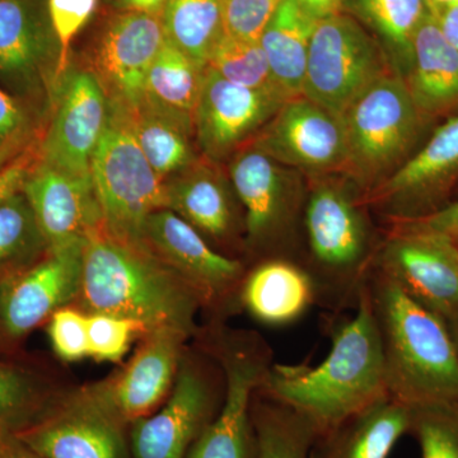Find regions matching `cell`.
<instances>
[{
  "label": "cell",
  "mask_w": 458,
  "mask_h": 458,
  "mask_svg": "<svg viewBox=\"0 0 458 458\" xmlns=\"http://www.w3.org/2000/svg\"><path fill=\"white\" fill-rule=\"evenodd\" d=\"M283 0H222L223 29L232 38L260 41Z\"/></svg>",
  "instance_id": "37"
},
{
  "label": "cell",
  "mask_w": 458,
  "mask_h": 458,
  "mask_svg": "<svg viewBox=\"0 0 458 458\" xmlns=\"http://www.w3.org/2000/svg\"><path fill=\"white\" fill-rule=\"evenodd\" d=\"M87 242L49 249L47 259L9 280L0 293V325L20 337L80 295Z\"/></svg>",
  "instance_id": "19"
},
{
  "label": "cell",
  "mask_w": 458,
  "mask_h": 458,
  "mask_svg": "<svg viewBox=\"0 0 458 458\" xmlns=\"http://www.w3.org/2000/svg\"><path fill=\"white\" fill-rule=\"evenodd\" d=\"M0 458H41L38 454H33L25 445H12L5 443L2 448H0Z\"/></svg>",
  "instance_id": "47"
},
{
  "label": "cell",
  "mask_w": 458,
  "mask_h": 458,
  "mask_svg": "<svg viewBox=\"0 0 458 458\" xmlns=\"http://www.w3.org/2000/svg\"><path fill=\"white\" fill-rule=\"evenodd\" d=\"M123 421L101 385L69 397L17 439L41 458H128Z\"/></svg>",
  "instance_id": "12"
},
{
  "label": "cell",
  "mask_w": 458,
  "mask_h": 458,
  "mask_svg": "<svg viewBox=\"0 0 458 458\" xmlns=\"http://www.w3.org/2000/svg\"><path fill=\"white\" fill-rule=\"evenodd\" d=\"M240 304L261 324L286 327L316 306L315 288L302 265L286 259H269L246 271Z\"/></svg>",
  "instance_id": "24"
},
{
  "label": "cell",
  "mask_w": 458,
  "mask_h": 458,
  "mask_svg": "<svg viewBox=\"0 0 458 458\" xmlns=\"http://www.w3.org/2000/svg\"><path fill=\"white\" fill-rule=\"evenodd\" d=\"M5 443H7V441H5L4 432H3L2 424H0V448H2Z\"/></svg>",
  "instance_id": "51"
},
{
  "label": "cell",
  "mask_w": 458,
  "mask_h": 458,
  "mask_svg": "<svg viewBox=\"0 0 458 458\" xmlns=\"http://www.w3.org/2000/svg\"><path fill=\"white\" fill-rule=\"evenodd\" d=\"M387 60L352 17L340 13L319 20L310 44L303 96L343 116L364 90L394 72L387 71Z\"/></svg>",
  "instance_id": "8"
},
{
  "label": "cell",
  "mask_w": 458,
  "mask_h": 458,
  "mask_svg": "<svg viewBox=\"0 0 458 458\" xmlns=\"http://www.w3.org/2000/svg\"><path fill=\"white\" fill-rule=\"evenodd\" d=\"M162 23L165 38L201 68L223 33L222 0H167Z\"/></svg>",
  "instance_id": "32"
},
{
  "label": "cell",
  "mask_w": 458,
  "mask_h": 458,
  "mask_svg": "<svg viewBox=\"0 0 458 458\" xmlns=\"http://www.w3.org/2000/svg\"><path fill=\"white\" fill-rule=\"evenodd\" d=\"M26 125V113L20 102L0 89V148L12 141L21 140V134Z\"/></svg>",
  "instance_id": "41"
},
{
  "label": "cell",
  "mask_w": 458,
  "mask_h": 458,
  "mask_svg": "<svg viewBox=\"0 0 458 458\" xmlns=\"http://www.w3.org/2000/svg\"><path fill=\"white\" fill-rule=\"evenodd\" d=\"M21 140L12 141L7 146L0 148V171L7 167L9 159L13 157Z\"/></svg>",
  "instance_id": "49"
},
{
  "label": "cell",
  "mask_w": 458,
  "mask_h": 458,
  "mask_svg": "<svg viewBox=\"0 0 458 458\" xmlns=\"http://www.w3.org/2000/svg\"><path fill=\"white\" fill-rule=\"evenodd\" d=\"M393 227L411 229V231L427 232L458 240V200L447 203L436 212L411 219V221L394 223Z\"/></svg>",
  "instance_id": "40"
},
{
  "label": "cell",
  "mask_w": 458,
  "mask_h": 458,
  "mask_svg": "<svg viewBox=\"0 0 458 458\" xmlns=\"http://www.w3.org/2000/svg\"><path fill=\"white\" fill-rule=\"evenodd\" d=\"M367 291L388 396L409 406L458 401V352L447 327L382 271L373 270Z\"/></svg>",
  "instance_id": "3"
},
{
  "label": "cell",
  "mask_w": 458,
  "mask_h": 458,
  "mask_svg": "<svg viewBox=\"0 0 458 458\" xmlns=\"http://www.w3.org/2000/svg\"><path fill=\"white\" fill-rule=\"evenodd\" d=\"M288 101L274 90L237 86L212 68H205L194 114V132L204 155L222 159L264 128Z\"/></svg>",
  "instance_id": "18"
},
{
  "label": "cell",
  "mask_w": 458,
  "mask_h": 458,
  "mask_svg": "<svg viewBox=\"0 0 458 458\" xmlns=\"http://www.w3.org/2000/svg\"><path fill=\"white\" fill-rule=\"evenodd\" d=\"M318 20L342 13L345 0H298Z\"/></svg>",
  "instance_id": "44"
},
{
  "label": "cell",
  "mask_w": 458,
  "mask_h": 458,
  "mask_svg": "<svg viewBox=\"0 0 458 458\" xmlns=\"http://www.w3.org/2000/svg\"><path fill=\"white\" fill-rule=\"evenodd\" d=\"M51 345L66 361L89 357V315L72 309L57 310L49 318Z\"/></svg>",
  "instance_id": "38"
},
{
  "label": "cell",
  "mask_w": 458,
  "mask_h": 458,
  "mask_svg": "<svg viewBox=\"0 0 458 458\" xmlns=\"http://www.w3.org/2000/svg\"><path fill=\"white\" fill-rule=\"evenodd\" d=\"M66 69L41 0H0V80L22 96L55 95Z\"/></svg>",
  "instance_id": "15"
},
{
  "label": "cell",
  "mask_w": 458,
  "mask_h": 458,
  "mask_svg": "<svg viewBox=\"0 0 458 458\" xmlns=\"http://www.w3.org/2000/svg\"><path fill=\"white\" fill-rule=\"evenodd\" d=\"M238 200L245 209L247 242L261 260L280 258L304 207L300 190L278 162L252 147L238 153L229 167Z\"/></svg>",
  "instance_id": "11"
},
{
  "label": "cell",
  "mask_w": 458,
  "mask_h": 458,
  "mask_svg": "<svg viewBox=\"0 0 458 458\" xmlns=\"http://www.w3.org/2000/svg\"><path fill=\"white\" fill-rule=\"evenodd\" d=\"M31 387L17 370L0 366V414L13 411L25 405Z\"/></svg>",
  "instance_id": "42"
},
{
  "label": "cell",
  "mask_w": 458,
  "mask_h": 458,
  "mask_svg": "<svg viewBox=\"0 0 458 458\" xmlns=\"http://www.w3.org/2000/svg\"><path fill=\"white\" fill-rule=\"evenodd\" d=\"M410 419L409 405L386 396L316 437L310 458H388Z\"/></svg>",
  "instance_id": "25"
},
{
  "label": "cell",
  "mask_w": 458,
  "mask_h": 458,
  "mask_svg": "<svg viewBox=\"0 0 458 458\" xmlns=\"http://www.w3.org/2000/svg\"><path fill=\"white\" fill-rule=\"evenodd\" d=\"M349 167L367 185L387 176L417 143L428 120L400 74L379 78L343 114ZM384 179V180H385Z\"/></svg>",
  "instance_id": "6"
},
{
  "label": "cell",
  "mask_w": 458,
  "mask_h": 458,
  "mask_svg": "<svg viewBox=\"0 0 458 458\" xmlns=\"http://www.w3.org/2000/svg\"><path fill=\"white\" fill-rule=\"evenodd\" d=\"M458 185V114L366 197L387 221H411L442 208Z\"/></svg>",
  "instance_id": "13"
},
{
  "label": "cell",
  "mask_w": 458,
  "mask_h": 458,
  "mask_svg": "<svg viewBox=\"0 0 458 458\" xmlns=\"http://www.w3.org/2000/svg\"><path fill=\"white\" fill-rule=\"evenodd\" d=\"M98 0H49L51 25L62 49L63 65H68V51L80 30L92 16Z\"/></svg>",
  "instance_id": "39"
},
{
  "label": "cell",
  "mask_w": 458,
  "mask_h": 458,
  "mask_svg": "<svg viewBox=\"0 0 458 458\" xmlns=\"http://www.w3.org/2000/svg\"><path fill=\"white\" fill-rule=\"evenodd\" d=\"M29 172L30 161L26 157L17 159L0 171V203L22 190Z\"/></svg>",
  "instance_id": "43"
},
{
  "label": "cell",
  "mask_w": 458,
  "mask_h": 458,
  "mask_svg": "<svg viewBox=\"0 0 458 458\" xmlns=\"http://www.w3.org/2000/svg\"><path fill=\"white\" fill-rule=\"evenodd\" d=\"M123 8L129 12H140V13L157 14L164 12L167 0H120Z\"/></svg>",
  "instance_id": "46"
},
{
  "label": "cell",
  "mask_w": 458,
  "mask_h": 458,
  "mask_svg": "<svg viewBox=\"0 0 458 458\" xmlns=\"http://www.w3.org/2000/svg\"><path fill=\"white\" fill-rule=\"evenodd\" d=\"M318 22L298 0H283L262 32L260 45L274 82L288 99L303 96L310 44Z\"/></svg>",
  "instance_id": "27"
},
{
  "label": "cell",
  "mask_w": 458,
  "mask_h": 458,
  "mask_svg": "<svg viewBox=\"0 0 458 458\" xmlns=\"http://www.w3.org/2000/svg\"><path fill=\"white\" fill-rule=\"evenodd\" d=\"M254 147L279 165L312 174L349 164L343 117L301 98L288 99L259 135Z\"/></svg>",
  "instance_id": "17"
},
{
  "label": "cell",
  "mask_w": 458,
  "mask_h": 458,
  "mask_svg": "<svg viewBox=\"0 0 458 458\" xmlns=\"http://www.w3.org/2000/svg\"><path fill=\"white\" fill-rule=\"evenodd\" d=\"M344 9L375 32L394 72L403 77L412 38L428 12L426 0H345Z\"/></svg>",
  "instance_id": "29"
},
{
  "label": "cell",
  "mask_w": 458,
  "mask_h": 458,
  "mask_svg": "<svg viewBox=\"0 0 458 458\" xmlns=\"http://www.w3.org/2000/svg\"><path fill=\"white\" fill-rule=\"evenodd\" d=\"M207 66L237 86L282 93L274 82L260 41L241 40L223 33Z\"/></svg>",
  "instance_id": "33"
},
{
  "label": "cell",
  "mask_w": 458,
  "mask_h": 458,
  "mask_svg": "<svg viewBox=\"0 0 458 458\" xmlns=\"http://www.w3.org/2000/svg\"><path fill=\"white\" fill-rule=\"evenodd\" d=\"M55 113L41 147V162L90 176V164L108 114V96L98 75L66 71L55 90Z\"/></svg>",
  "instance_id": "16"
},
{
  "label": "cell",
  "mask_w": 458,
  "mask_h": 458,
  "mask_svg": "<svg viewBox=\"0 0 458 458\" xmlns=\"http://www.w3.org/2000/svg\"><path fill=\"white\" fill-rule=\"evenodd\" d=\"M42 238L22 191L0 203V267L14 260Z\"/></svg>",
  "instance_id": "35"
},
{
  "label": "cell",
  "mask_w": 458,
  "mask_h": 458,
  "mask_svg": "<svg viewBox=\"0 0 458 458\" xmlns=\"http://www.w3.org/2000/svg\"><path fill=\"white\" fill-rule=\"evenodd\" d=\"M164 209L216 240H227L237 228L228 189L218 174L204 165H190L165 182Z\"/></svg>",
  "instance_id": "26"
},
{
  "label": "cell",
  "mask_w": 458,
  "mask_h": 458,
  "mask_svg": "<svg viewBox=\"0 0 458 458\" xmlns=\"http://www.w3.org/2000/svg\"><path fill=\"white\" fill-rule=\"evenodd\" d=\"M252 426L254 458H310L318 437L306 418L259 390L252 403Z\"/></svg>",
  "instance_id": "31"
},
{
  "label": "cell",
  "mask_w": 458,
  "mask_h": 458,
  "mask_svg": "<svg viewBox=\"0 0 458 458\" xmlns=\"http://www.w3.org/2000/svg\"><path fill=\"white\" fill-rule=\"evenodd\" d=\"M259 393L302 415L318 436L388 396L381 340L367 288L354 315L331 333L324 360L316 366L274 361Z\"/></svg>",
  "instance_id": "1"
},
{
  "label": "cell",
  "mask_w": 458,
  "mask_h": 458,
  "mask_svg": "<svg viewBox=\"0 0 458 458\" xmlns=\"http://www.w3.org/2000/svg\"><path fill=\"white\" fill-rule=\"evenodd\" d=\"M218 377L200 361H181L164 408L152 417L132 421V456L185 458L221 408Z\"/></svg>",
  "instance_id": "14"
},
{
  "label": "cell",
  "mask_w": 458,
  "mask_h": 458,
  "mask_svg": "<svg viewBox=\"0 0 458 458\" xmlns=\"http://www.w3.org/2000/svg\"><path fill=\"white\" fill-rule=\"evenodd\" d=\"M452 339H454V344H456V348L458 352V327L452 328L450 331Z\"/></svg>",
  "instance_id": "50"
},
{
  "label": "cell",
  "mask_w": 458,
  "mask_h": 458,
  "mask_svg": "<svg viewBox=\"0 0 458 458\" xmlns=\"http://www.w3.org/2000/svg\"><path fill=\"white\" fill-rule=\"evenodd\" d=\"M90 177L101 207L104 231L117 240L146 245L148 216L164 209L165 181L141 152L128 108L110 98Z\"/></svg>",
  "instance_id": "5"
},
{
  "label": "cell",
  "mask_w": 458,
  "mask_h": 458,
  "mask_svg": "<svg viewBox=\"0 0 458 458\" xmlns=\"http://www.w3.org/2000/svg\"><path fill=\"white\" fill-rule=\"evenodd\" d=\"M457 242H458V240H457Z\"/></svg>",
  "instance_id": "52"
},
{
  "label": "cell",
  "mask_w": 458,
  "mask_h": 458,
  "mask_svg": "<svg viewBox=\"0 0 458 458\" xmlns=\"http://www.w3.org/2000/svg\"><path fill=\"white\" fill-rule=\"evenodd\" d=\"M428 11L433 16H438L442 12L447 11L454 7H457L458 0H426Z\"/></svg>",
  "instance_id": "48"
},
{
  "label": "cell",
  "mask_w": 458,
  "mask_h": 458,
  "mask_svg": "<svg viewBox=\"0 0 458 458\" xmlns=\"http://www.w3.org/2000/svg\"><path fill=\"white\" fill-rule=\"evenodd\" d=\"M363 204V197L322 181L304 205L309 261L302 267L312 280L316 306L327 311L354 310L375 270L381 245L373 243Z\"/></svg>",
  "instance_id": "4"
},
{
  "label": "cell",
  "mask_w": 458,
  "mask_h": 458,
  "mask_svg": "<svg viewBox=\"0 0 458 458\" xmlns=\"http://www.w3.org/2000/svg\"><path fill=\"white\" fill-rule=\"evenodd\" d=\"M433 17L436 18L445 38L458 51V5Z\"/></svg>",
  "instance_id": "45"
},
{
  "label": "cell",
  "mask_w": 458,
  "mask_h": 458,
  "mask_svg": "<svg viewBox=\"0 0 458 458\" xmlns=\"http://www.w3.org/2000/svg\"><path fill=\"white\" fill-rule=\"evenodd\" d=\"M140 331L144 330L131 319L89 313V357L99 361L122 360Z\"/></svg>",
  "instance_id": "36"
},
{
  "label": "cell",
  "mask_w": 458,
  "mask_h": 458,
  "mask_svg": "<svg viewBox=\"0 0 458 458\" xmlns=\"http://www.w3.org/2000/svg\"><path fill=\"white\" fill-rule=\"evenodd\" d=\"M409 433L420 445L421 458H458V401L410 406Z\"/></svg>",
  "instance_id": "34"
},
{
  "label": "cell",
  "mask_w": 458,
  "mask_h": 458,
  "mask_svg": "<svg viewBox=\"0 0 458 458\" xmlns=\"http://www.w3.org/2000/svg\"><path fill=\"white\" fill-rule=\"evenodd\" d=\"M214 357L225 377L223 403L185 458H254L252 403L269 372L273 352L256 334L219 331Z\"/></svg>",
  "instance_id": "7"
},
{
  "label": "cell",
  "mask_w": 458,
  "mask_h": 458,
  "mask_svg": "<svg viewBox=\"0 0 458 458\" xmlns=\"http://www.w3.org/2000/svg\"><path fill=\"white\" fill-rule=\"evenodd\" d=\"M188 337L170 328L148 333L128 367L111 384L104 385L123 420L147 417L167 394L179 372Z\"/></svg>",
  "instance_id": "22"
},
{
  "label": "cell",
  "mask_w": 458,
  "mask_h": 458,
  "mask_svg": "<svg viewBox=\"0 0 458 458\" xmlns=\"http://www.w3.org/2000/svg\"><path fill=\"white\" fill-rule=\"evenodd\" d=\"M403 78L428 122L458 114V51L429 11L412 38L411 57Z\"/></svg>",
  "instance_id": "23"
},
{
  "label": "cell",
  "mask_w": 458,
  "mask_h": 458,
  "mask_svg": "<svg viewBox=\"0 0 458 458\" xmlns=\"http://www.w3.org/2000/svg\"><path fill=\"white\" fill-rule=\"evenodd\" d=\"M80 295L89 313L131 319L147 334L170 328L191 336L204 309L198 292L149 247L104 229L84 247Z\"/></svg>",
  "instance_id": "2"
},
{
  "label": "cell",
  "mask_w": 458,
  "mask_h": 458,
  "mask_svg": "<svg viewBox=\"0 0 458 458\" xmlns=\"http://www.w3.org/2000/svg\"><path fill=\"white\" fill-rule=\"evenodd\" d=\"M205 68L165 38L148 72L146 101L194 131Z\"/></svg>",
  "instance_id": "28"
},
{
  "label": "cell",
  "mask_w": 458,
  "mask_h": 458,
  "mask_svg": "<svg viewBox=\"0 0 458 458\" xmlns=\"http://www.w3.org/2000/svg\"><path fill=\"white\" fill-rule=\"evenodd\" d=\"M144 243L198 292L204 310L221 315L241 306L247 271L243 261L213 250L198 229L176 213L158 209L150 214Z\"/></svg>",
  "instance_id": "10"
},
{
  "label": "cell",
  "mask_w": 458,
  "mask_h": 458,
  "mask_svg": "<svg viewBox=\"0 0 458 458\" xmlns=\"http://www.w3.org/2000/svg\"><path fill=\"white\" fill-rule=\"evenodd\" d=\"M129 113L141 152L162 180L197 164L190 143V135L194 132L191 129L148 104L146 99Z\"/></svg>",
  "instance_id": "30"
},
{
  "label": "cell",
  "mask_w": 458,
  "mask_h": 458,
  "mask_svg": "<svg viewBox=\"0 0 458 458\" xmlns=\"http://www.w3.org/2000/svg\"><path fill=\"white\" fill-rule=\"evenodd\" d=\"M375 269L399 283L448 331L458 327L457 240L393 227L382 241Z\"/></svg>",
  "instance_id": "9"
},
{
  "label": "cell",
  "mask_w": 458,
  "mask_h": 458,
  "mask_svg": "<svg viewBox=\"0 0 458 458\" xmlns=\"http://www.w3.org/2000/svg\"><path fill=\"white\" fill-rule=\"evenodd\" d=\"M21 191L49 249L87 242L104 229L90 176H77L40 162L30 170Z\"/></svg>",
  "instance_id": "20"
},
{
  "label": "cell",
  "mask_w": 458,
  "mask_h": 458,
  "mask_svg": "<svg viewBox=\"0 0 458 458\" xmlns=\"http://www.w3.org/2000/svg\"><path fill=\"white\" fill-rule=\"evenodd\" d=\"M165 41L157 14L128 12L114 18L98 51V78L107 96L129 111L146 99L148 72Z\"/></svg>",
  "instance_id": "21"
}]
</instances>
